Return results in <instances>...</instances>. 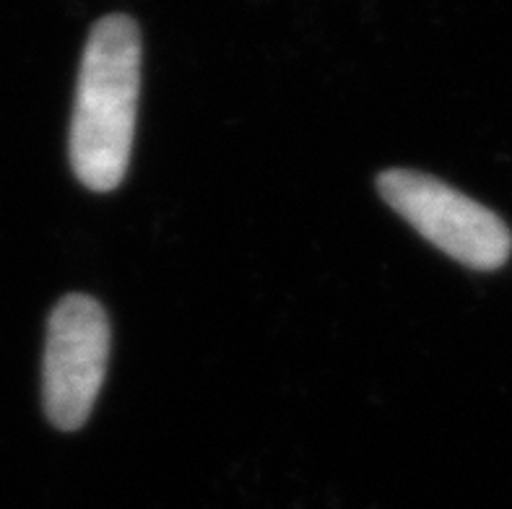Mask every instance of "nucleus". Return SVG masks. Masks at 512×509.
I'll list each match as a JSON object with an SVG mask.
<instances>
[{
  "mask_svg": "<svg viewBox=\"0 0 512 509\" xmlns=\"http://www.w3.org/2000/svg\"><path fill=\"white\" fill-rule=\"evenodd\" d=\"M377 193L403 221L445 255L474 271H497L512 255L505 221L453 185L414 169H388Z\"/></svg>",
  "mask_w": 512,
  "mask_h": 509,
  "instance_id": "f03ea898",
  "label": "nucleus"
},
{
  "mask_svg": "<svg viewBox=\"0 0 512 509\" xmlns=\"http://www.w3.org/2000/svg\"><path fill=\"white\" fill-rule=\"evenodd\" d=\"M141 91V32L123 13L94 24L78 71L71 120V167L94 193H110L125 180L136 138Z\"/></svg>",
  "mask_w": 512,
  "mask_h": 509,
  "instance_id": "f257e3e1",
  "label": "nucleus"
},
{
  "mask_svg": "<svg viewBox=\"0 0 512 509\" xmlns=\"http://www.w3.org/2000/svg\"><path fill=\"white\" fill-rule=\"evenodd\" d=\"M110 359V320L97 299L68 294L47 323L42 361V406L60 432H76L89 421Z\"/></svg>",
  "mask_w": 512,
  "mask_h": 509,
  "instance_id": "7ed1b4c3",
  "label": "nucleus"
}]
</instances>
